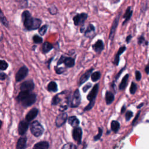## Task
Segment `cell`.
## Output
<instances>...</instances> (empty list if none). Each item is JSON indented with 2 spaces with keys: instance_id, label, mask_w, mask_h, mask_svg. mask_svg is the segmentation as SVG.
Masks as SVG:
<instances>
[{
  "instance_id": "1",
  "label": "cell",
  "mask_w": 149,
  "mask_h": 149,
  "mask_svg": "<svg viewBox=\"0 0 149 149\" xmlns=\"http://www.w3.org/2000/svg\"><path fill=\"white\" fill-rule=\"evenodd\" d=\"M22 17L25 29L29 31L38 29L42 23L41 19L33 17L28 10H25L22 13Z\"/></svg>"
},
{
  "instance_id": "2",
  "label": "cell",
  "mask_w": 149,
  "mask_h": 149,
  "mask_svg": "<svg viewBox=\"0 0 149 149\" xmlns=\"http://www.w3.org/2000/svg\"><path fill=\"white\" fill-rule=\"evenodd\" d=\"M30 132L34 136L38 137L44 133V128L38 120H34L30 124Z\"/></svg>"
},
{
  "instance_id": "3",
  "label": "cell",
  "mask_w": 149,
  "mask_h": 149,
  "mask_svg": "<svg viewBox=\"0 0 149 149\" xmlns=\"http://www.w3.org/2000/svg\"><path fill=\"white\" fill-rule=\"evenodd\" d=\"M62 63H64L68 68H72L75 64V61L74 59L72 57H67L64 55H61L57 62L56 66H59Z\"/></svg>"
},
{
  "instance_id": "4",
  "label": "cell",
  "mask_w": 149,
  "mask_h": 149,
  "mask_svg": "<svg viewBox=\"0 0 149 149\" xmlns=\"http://www.w3.org/2000/svg\"><path fill=\"white\" fill-rule=\"evenodd\" d=\"M81 100V97L80 91L78 88L76 89L72 95V97L70 104V107L71 108L78 107L80 104Z\"/></svg>"
},
{
  "instance_id": "5",
  "label": "cell",
  "mask_w": 149,
  "mask_h": 149,
  "mask_svg": "<svg viewBox=\"0 0 149 149\" xmlns=\"http://www.w3.org/2000/svg\"><path fill=\"white\" fill-rule=\"evenodd\" d=\"M37 100V95L33 93H30L23 100L20 102L24 107H29L33 105Z\"/></svg>"
},
{
  "instance_id": "6",
  "label": "cell",
  "mask_w": 149,
  "mask_h": 149,
  "mask_svg": "<svg viewBox=\"0 0 149 149\" xmlns=\"http://www.w3.org/2000/svg\"><path fill=\"white\" fill-rule=\"evenodd\" d=\"M29 73V69L26 66H22L17 72L15 76V80L16 82H19L24 79Z\"/></svg>"
},
{
  "instance_id": "7",
  "label": "cell",
  "mask_w": 149,
  "mask_h": 149,
  "mask_svg": "<svg viewBox=\"0 0 149 149\" xmlns=\"http://www.w3.org/2000/svg\"><path fill=\"white\" fill-rule=\"evenodd\" d=\"M68 113L65 112H62V113H59L57 115L56 119H55V125L57 127H61L65 123L67 122L68 120Z\"/></svg>"
},
{
  "instance_id": "8",
  "label": "cell",
  "mask_w": 149,
  "mask_h": 149,
  "mask_svg": "<svg viewBox=\"0 0 149 149\" xmlns=\"http://www.w3.org/2000/svg\"><path fill=\"white\" fill-rule=\"evenodd\" d=\"M82 134L83 132L80 127L77 126L73 128L72 131V137L73 140L78 143V144H80L81 143Z\"/></svg>"
},
{
  "instance_id": "9",
  "label": "cell",
  "mask_w": 149,
  "mask_h": 149,
  "mask_svg": "<svg viewBox=\"0 0 149 149\" xmlns=\"http://www.w3.org/2000/svg\"><path fill=\"white\" fill-rule=\"evenodd\" d=\"M87 14L86 13H81L79 14H77L75 15L73 18V20L74 22V24L75 26H80L83 25L85 20L87 18Z\"/></svg>"
},
{
  "instance_id": "10",
  "label": "cell",
  "mask_w": 149,
  "mask_h": 149,
  "mask_svg": "<svg viewBox=\"0 0 149 149\" xmlns=\"http://www.w3.org/2000/svg\"><path fill=\"white\" fill-rule=\"evenodd\" d=\"M29 126V122L25 120L20 121L18 125V133L19 135L23 136L27 132Z\"/></svg>"
},
{
  "instance_id": "11",
  "label": "cell",
  "mask_w": 149,
  "mask_h": 149,
  "mask_svg": "<svg viewBox=\"0 0 149 149\" xmlns=\"http://www.w3.org/2000/svg\"><path fill=\"white\" fill-rule=\"evenodd\" d=\"M34 88V83L32 80H26L23 82L20 87V91H31Z\"/></svg>"
},
{
  "instance_id": "12",
  "label": "cell",
  "mask_w": 149,
  "mask_h": 149,
  "mask_svg": "<svg viewBox=\"0 0 149 149\" xmlns=\"http://www.w3.org/2000/svg\"><path fill=\"white\" fill-rule=\"evenodd\" d=\"M98 88H99V84L98 83L95 84L87 96V99L89 101H93L95 100L96 97L98 92Z\"/></svg>"
},
{
  "instance_id": "13",
  "label": "cell",
  "mask_w": 149,
  "mask_h": 149,
  "mask_svg": "<svg viewBox=\"0 0 149 149\" xmlns=\"http://www.w3.org/2000/svg\"><path fill=\"white\" fill-rule=\"evenodd\" d=\"M119 16H120V14H119L118 16H116V17H115V19H114V20L112 23V26H111V31H110V33H109V38L111 41L113 40V37H114L115 31H116V27H117L118 23H119Z\"/></svg>"
},
{
  "instance_id": "14",
  "label": "cell",
  "mask_w": 149,
  "mask_h": 149,
  "mask_svg": "<svg viewBox=\"0 0 149 149\" xmlns=\"http://www.w3.org/2000/svg\"><path fill=\"white\" fill-rule=\"evenodd\" d=\"M39 110L38 109L36 108H33L32 109H31L27 113L26 115L25 116V119L29 122L31 121L32 120H33L35 118H36V116H37Z\"/></svg>"
},
{
  "instance_id": "15",
  "label": "cell",
  "mask_w": 149,
  "mask_h": 149,
  "mask_svg": "<svg viewBox=\"0 0 149 149\" xmlns=\"http://www.w3.org/2000/svg\"><path fill=\"white\" fill-rule=\"evenodd\" d=\"M93 70H94L93 68H91L90 69L87 70L84 73H83L81 76V77H80V79H79V86H81L82 84L85 83L89 79V77L91 76V74Z\"/></svg>"
},
{
  "instance_id": "16",
  "label": "cell",
  "mask_w": 149,
  "mask_h": 149,
  "mask_svg": "<svg viewBox=\"0 0 149 149\" xmlns=\"http://www.w3.org/2000/svg\"><path fill=\"white\" fill-rule=\"evenodd\" d=\"M93 49L94 51L97 53H100L104 48V45L102 40H98L94 44L92 45Z\"/></svg>"
},
{
  "instance_id": "17",
  "label": "cell",
  "mask_w": 149,
  "mask_h": 149,
  "mask_svg": "<svg viewBox=\"0 0 149 149\" xmlns=\"http://www.w3.org/2000/svg\"><path fill=\"white\" fill-rule=\"evenodd\" d=\"M95 35V27L92 24H89L84 31V36L87 38H92Z\"/></svg>"
},
{
  "instance_id": "18",
  "label": "cell",
  "mask_w": 149,
  "mask_h": 149,
  "mask_svg": "<svg viewBox=\"0 0 149 149\" xmlns=\"http://www.w3.org/2000/svg\"><path fill=\"white\" fill-rule=\"evenodd\" d=\"M68 123L72 127H76L79 126L80 124V120L76 116H70L68 118Z\"/></svg>"
},
{
  "instance_id": "19",
  "label": "cell",
  "mask_w": 149,
  "mask_h": 149,
  "mask_svg": "<svg viewBox=\"0 0 149 149\" xmlns=\"http://www.w3.org/2000/svg\"><path fill=\"white\" fill-rule=\"evenodd\" d=\"M27 145V137H21L19 139L16 144L17 149H24L26 148Z\"/></svg>"
},
{
  "instance_id": "20",
  "label": "cell",
  "mask_w": 149,
  "mask_h": 149,
  "mask_svg": "<svg viewBox=\"0 0 149 149\" xmlns=\"http://www.w3.org/2000/svg\"><path fill=\"white\" fill-rule=\"evenodd\" d=\"M49 147V143L47 141H41L37 143L33 147V149H48Z\"/></svg>"
},
{
  "instance_id": "21",
  "label": "cell",
  "mask_w": 149,
  "mask_h": 149,
  "mask_svg": "<svg viewBox=\"0 0 149 149\" xmlns=\"http://www.w3.org/2000/svg\"><path fill=\"white\" fill-rule=\"evenodd\" d=\"M126 49V47L125 45L119 48L116 55H115V59H114V61H113V63L118 66V64H119V56L125 51Z\"/></svg>"
},
{
  "instance_id": "22",
  "label": "cell",
  "mask_w": 149,
  "mask_h": 149,
  "mask_svg": "<svg viewBox=\"0 0 149 149\" xmlns=\"http://www.w3.org/2000/svg\"><path fill=\"white\" fill-rule=\"evenodd\" d=\"M53 48H54L53 45L50 42L46 41V42H44V43L42 45V51L44 54H47L51 50H52Z\"/></svg>"
},
{
  "instance_id": "23",
  "label": "cell",
  "mask_w": 149,
  "mask_h": 149,
  "mask_svg": "<svg viewBox=\"0 0 149 149\" xmlns=\"http://www.w3.org/2000/svg\"><path fill=\"white\" fill-rule=\"evenodd\" d=\"M132 13H133V11L132 9V7L128 6L126 10V12H125L124 15H123V18L125 19V20L123 22V25L131 18Z\"/></svg>"
},
{
  "instance_id": "24",
  "label": "cell",
  "mask_w": 149,
  "mask_h": 149,
  "mask_svg": "<svg viewBox=\"0 0 149 149\" xmlns=\"http://www.w3.org/2000/svg\"><path fill=\"white\" fill-rule=\"evenodd\" d=\"M114 95L111 91H107L105 93V101L107 105H110L114 100Z\"/></svg>"
},
{
  "instance_id": "25",
  "label": "cell",
  "mask_w": 149,
  "mask_h": 149,
  "mask_svg": "<svg viewBox=\"0 0 149 149\" xmlns=\"http://www.w3.org/2000/svg\"><path fill=\"white\" fill-rule=\"evenodd\" d=\"M47 90L49 92L55 93L58 91V85L55 81H51L49 83L47 86Z\"/></svg>"
},
{
  "instance_id": "26",
  "label": "cell",
  "mask_w": 149,
  "mask_h": 149,
  "mask_svg": "<svg viewBox=\"0 0 149 149\" xmlns=\"http://www.w3.org/2000/svg\"><path fill=\"white\" fill-rule=\"evenodd\" d=\"M129 74H126L122 79L120 83L119 84V90H123L127 86V81H128V79H129Z\"/></svg>"
},
{
  "instance_id": "27",
  "label": "cell",
  "mask_w": 149,
  "mask_h": 149,
  "mask_svg": "<svg viewBox=\"0 0 149 149\" xmlns=\"http://www.w3.org/2000/svg\"><path fill=\"white\" fill-rule=\"evenodd\" d=\"M119 128H120V124L118 121L113 120L111 122V129L113 132H115V133L118 132Z\"/></svg>"
},
{
  "instance_id": "28",
  "label": "cell",
  "mask_w": 149,
  "mask_h": 149,
  "mask_svg": "<svg viewBox=\"0 0 149 149\" xmlns=\"http://www.w3.org/2000/svg\"><path fill=\"white\" fill-rule=\"evenodd\" d=\"M0 22L6 27H9V22H8V20L6 19V18L5 17V16L3 13L2 12V11L1 10V8H0Z\"/></svg>"
},
{
  "instance_id": "29",
  "label": "cell",
  "mask_w": 149,
  "mask_h": 149,
  "mask_svg": "<svg viewBox=\"0 0 149 149\" xmlns=\"http://www.w3.org/2000/svg\"><path fill=\"white\" fill-rule=\"evenodd\" d=\"M101 77V73L98 71L94 72L91 74V79L93 81H97Z\"/></svg>"
},
{
  "instance_id": "30",
  "label": "cell",
  "mask_w": 149,
  "mask_h": 149,
  "mask_svg": "<svg viewBox=\"0 0 149 149\" xmlns=\"http://www.w3.org/2000/svg\"><path fill=\"white\" fill-rule=\"evenodd\" d=\"M59 94H58L55 95H54L51 101V105H58L61 101V98L59 97Z\"/></svg>"
},
{
  "instance_id": "31",
  "label": "cell",
  "mask_w": 149,
  "mask_h": 149,
  "mask_svg": "<svg viewBox=\"0 0 149 149\" xmlns=\"http://www.w3.org/2000/svg\"><path fill=\"white\" fill-rule=\"evenodd\" d=\"M8 68V63L3 59H0V70H5Z\"/></svg>"
},
{
  "instance_id": "32",
  "label": "cell",
  "mask_w": 149,
  "mask_h": 149,
  "mask_svg": "<svg viewBox=\"0 0 149 149\" xmlns=\"http://www.w3.org/2000/svg\"><path fill=\"white\" fill-rule=\"evenodd\" d=\"M33 41L34 43H35V44H40L42 42L43 39L42 37H40L38 35L35 34L33 37Z\"/></svg>"
},
{
  "instance_id": "33",
  "label": "cell",
  "mask_w": 149,
  "mask_h": 149,
  "mask_svg": "<svg viewBox=\"0 0 149 149\" xmlns=\"http://www.w3.org/2000/svg\"><path fill=\"white\" fill-rule=\"evenodd\" d=\"M47 29H48V25L44 24L40 28V29L38 30V33H40V34L41 36H44L45 34V33L47 32Z\"/></svg>"
},
{
  "instance_id": "34",
  "label": "cell",
  "mask_w": 149,
  "mask_h": 149,
  "mask_svg": "<svg viewBox=\"0 0 149 149\" xmlns=\"http://www.w3.org/2000/svg\"><path fill=\"white\" fill-rule=\"evenodd\" d=\"M62 148V149H76L77 146L72 143H68L65 144Z\"/></svg>"
},
{
  "instance_id": "35",
  "label": "cell",
  "mask_w": 149,
  "mask_h": 149,
  "mask_svg": "<svg viewBox=\"0 0 149 149\" xmlns=\"http://www.w3.org/2000/svg\"><path fill=\"white\" fill-rule=\"evenodd\" d=\"M102 132H103L102 129L101 127H98V133L96 136H95L93 138L94 141H97L101 139V137L102 135Z\"/></svg>"
},
{
  "instance_id": "36",
  "label": "cell",
  "mask_w": 149,
  "mask_h": 149,
  "mask_svg": "<svg viewBox=\"0 0 149 149\" xmlns=\"http://www.w3.org/2000/svg\"><path fill=\"white\" fill-rule=\"evenodd\" d=\"M137 90V85L135 83L132 82L130 87V93L132 94H134Z\"/></svg>"
},
{
  "instance_id": "37",
  "label": "cell",
  "mask_w": 149,
  "mask_h": 149,
  "mask_svg": "<svg viewBox=\"0 0 149 149\" xmlns=\"http://www.w3.org/2000/svg\"><path fill=\"white\" fill-rule=\"evenodd\" d=\"M94 104H95V101H90V102H89V104L84 108V111L85 112V111H90V110H91L92 108H93V107H94Z\"/></svg>"
},
{
  "instance_id": "38",
  "label": "cell",
  "mask_w": 149,
  "mask_h": 149,
  "mask_svg": "<svg viewBox=\"0 0 149 149\" xmlns=\"http://www.w3.org/2000/svg\"><path fill=\"white\" fill-rule=\"evenodd\" d=\"M133 113L131 111H127L125 114V119L126 121H129L133 116Z\"/></svg>"
},
{
  "instance_id": "39",
  "label": "cell",
  "mask_w": 149,
  "mask_h": 149,
  "mask_svg": "<svg viewBox=\"0 0 149 149\" xmlns=\"http://www.w3.org/2000/svg\"><path fill=\"white\" fill-rule=\"evenodd\" d=\"M55 72L58 74H62L64 72H65V69L63 68H58V66H55Z\"/></svg>"
},
{
  "instance_id": "40",
  "label": "cell",
  "mask_w": 149,
  "mask_h": 149,
  "mask_svg": "<svg viewBox=\"0 0 149 149\" xmlns=\"http://www.w3.org/2000/svg\"><path fill=\"white\" fill-rule=\"evenodd\" d=\"M91 84L90 83H88L87 84H86L83 87V91L84 93H86L89 88H90L91 87Z\"/></svg>"
},
{
  "instance_id": "41",
  "label": "cell",
  "mask_w": 149,
  "mask_h": 149,
  "mask_svg": "<svg viewBox=\"0 0 149 149\" xmlns=\"http://www.w3.org/2000/svg\"><path fill=\"white\" fill-rule=\"evenodd\" d=\"M49 11L51 14L55 15L57 13V9L55 6H52L49 8Z\"/></svg>"
},
{
  "instance_id": "42",
  "label": "cell",
  "mask_w": 149,
  "mask_h": 149,
  "mask_svg": "<svg viewBox=\"0 0 149 149\" xmlns=\"http://www.w3.org/2000/svg\"><path fill=\"white\" fill-rule=\"evenodd\" d=\"M135 76H136V79L137 80V81H139L140 80L141 78V74L140 73V71L139 70H136L135 72Z\"/></svg>"
},
{
  "instance_id": "43",
  "label": "cell",
  "mask_w": 149,
  "mask_h": 149,
  "mask_svg": "<svg viewBox=\"0 0 149 149\" xmlns=\"http://www.w3.org/2000/svg\"><path fill=\"white\" fill-rule=\"evenodd\" d=\"M145 41V38L144 37V36L142 35L141 36H140L138 38V44H141L142 43H143Z\"/></svg>"
},
{
  "instance_id": "44",
  "label": "cell",
  "mask_w": 149,
  "mask_h": 149,
  "mask_svg": "<svg viewBox=\"0 0 149 149\" xmlns=\"http://www.w3.org/2000/svg\"><path fill=\"white\" fill-rule=\"evenodd\" d=\"M140 111H138V112H137V113L136 114V116H135V118H134V119L133 120V122H132V125H134V124L136 123V122L137 121V119L139 118V116H140Z\"/></svg>"
},
{
  "instance_id": "45",
  "label": "cell",
  "mask_w": 149,
  "mask_h": 149,
  "mask_svg": "<svg viewBox=\"0 0 149 149\" xmlns=\"http://www.w3.org/2000/svg\"><path fill=\"white\" fill-rule=\"evenodd\" d=\"M6 77V74L5 73L0 72V80H4Z\"/></svg>"
},
{
  "instance_id": "46",
  "label": "cell",
  "mask_w": 149,
  "mask_h": 149,
  "mask_svg": "<svg viewBox=\"0 0 149 149\" xmlns=\"http://www.w3.org/2000/svg\"><path fill=\"white\" fill-rule=\"evenodd\" d=\"M68 108V105H61L60 108L59 109V111L61 112H64L65 110H66Z\"/></svg>"
},
{
  "instance_id": "47",
  "label": "cell",
  "mask_w": 149,
  "mask_h": 149,
  "mask_svg": "<svg viewBox=\"0 0 149 149\" xmlns=\"http://www.w3.org/2000/svg\"><path fill=\"white\" fill-rule=\"evenodd\" d=\"M125 68H126V66H124L123 68H122V69L120 70V71L119 72V73L116 74V77H115V80H117L118 79V78L119 77V76H120V74L123 72V71L124 70V69H125Z\"/></svg>"
},
{
  "instance_id": "48",
  "label": "cell",
  "mask_w": 149,
  "mask_h": 149,
  "mask_svg": "<svg viewBox=\"0 0 149 149\" xmlns=\"http://www.w3.org/2000/svg\"><path fill=\"white\" fill-rule=\"evenodd\" d=\"M132 39V36L131 35H129L127 36V37L126 38V41L127 42V43H129L130 40Z\"/></svg>"
},
{
  "instance_id": "49",
  "label": "cell",
  "mask_w": 149,
  "mask_h": 149,
  "mask_svg": "<svg viewBox=\"0 0 149 149\" xmlns=\"http://www.w3.org/2000/svg\"><path fill=\"white\" fill-rule=\"evenodd\" d=\"M145 72H146L147 74H149V62L145 68Z\"/></svg>"
},
{
  "instance_id": "50",
  "label": "cell",
  "mask_w": 149,
  "mask_h": 149,
  "mask_svg": "<svg viewBox=\"0 0 149 149\" xmlns=\"http://www.w3.org/2000/svg\"><path fill=\"white\" fill-rule=\"evenodd\" d=\"M125 110H126V107H125V105H123V107H122V109H121V113H123L125 111Z\"/></svg>"
},
{
  "instance_id": "51",
  "label": "cell",
  "mask_w": 149,
  "mask_h": 149,
  "mask_svg": "<svg viewBox=\"0 0 149 149\" xmlns=\"http://www.w3.org/2000/svg\"><path fill=\"white\" fill-rule=\"evenodd\" d=\"M143 105H144V103H141L140 104H139V105H137V108L138 109H139V108H141L142 106H143Z\"/></svg>"
},
{
  "instance_id": "52",
  "label": "cell",
  "mask_w": 149,
  "mask_h": 149,
  "mask_svg": "<svg viewBox=\"0 0 149 149\" xmlns=\"http://www.w3.org/2000/svg\"><path fill=\"white\" fill-rule=\"evenodd\" d=\"M119 1H120V0H112L111 2H112V3H118V2H119Z\"/></svg>"
},
{
  "instance_id": "53",
  "label": "cell",
  "mask_w": 149,
  "mask_h": 149,
  "mask_svg": "<svg viewBox=\"0 0 149 149\" xmlns=\"http://www.w3.org/2000/svg\"><path fill=\"white\" fill-rule=\"evenodd\" d=\"M2 121L1 120H0V129L1 128V126H2Z\"/></svg>"
}]
</instances>
